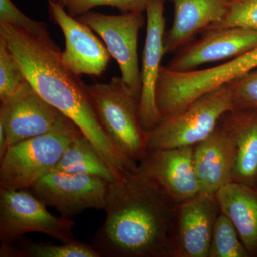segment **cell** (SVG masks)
I'll list each match as a JSON object with an SVG mask.
<instances>
[{"instance_id":"5bb4252c","label":"cell","mask_w":257,"mask_h":257,"mask_svg":"<svg viewBox=\"0 0 257 257\" xmlns=\"http://www.w3.org/2000/svg\"><path fill=\"white\" fill-rule=\"evenodd\" d=\"M204 32L166 67L175 72H188L202 64L231 60L257 47V30L227 27Z\"/></svg>"},{"instance_id":"9c48e42d","label":"cell","mask_w":257,"mask_h":257,"mask_svg":"<svg viewBox=\"0 0 257 257\" xmlns=\"http://www.w3.org/2000/svg\"><path fill=\"white\" fill-rule=\"evenodd\" d=\"M109 184L95 176L51 170L28 189L44 204L70 218L87 209H104Z\"/></svg>"},{"instance_id":"4fadbf2b","label":"cell","mask_w":257,"mask_h":257,"mask_svg":"<svg viewBox=\"0 0 257 257\" xmlns=\"http://www.w3.org/2000/svg\"><path fill=\"white\" fill-rule=\"evenodd\" d=\"M60 111L43 99L28 82L0 105V124L8 146L43 135L53 127Z\"/></svg>"},{"instance_id":"277c9868","label":"cell","mask_w":257,"mask_h":257,"mask_svg":"<svg viewBox=\"0 0 257 257\" xmlns=\"http://www.w3.org/2000/svg\"><path fill=\"white\" fill-rule=\"evenodd\" d=\"M87 87L104 131L121 152L138 163L148 150L149 135L140 122L138 99L121 77Z\"/></svg>"},{"instance_id":"2e32d148","label":"cell","mask_w":257,"mask_h":257,"mask_svg":"<svg viewBox=\"0 0 257 257\" xmlns=\"http://www.w3.org/2000/svg\"><path fill=\"white\" fill-rule=\"evenodd\" d=\"M174 20L164 38L165 53L178 50L198 32L205 31L224 18L231 0H170Z\"/></svg>"},{"instance_id":"6da1fadb","label":"cell","mask_w":257,"mask_h":257,"mask_svg":"<svg viewBox=\"0 0 257 257\" xmlns=\"http://www.w3.org/2000/svg\"><path fill=\"white\" fill-rule=\"evenodd\" d=\"M4 37L27 80L61 114L77 125L118 177L135 168V162L121 151L101 126L86 84L63 63L62 51L48 35L39 37L0 25Z\"/></svg>"},{"instance_id":"8fae6325","label":"cell","mask_w":257,"mask_h":257,"mask_svg":"<svg viewBox=\"0 0 257 257\" xmlns=\"http://www.w3.org/2000/svg\"><path fill=\"white\" fill-rule=\"evenodd\" d=\"M48 6L51 18L63 32L65 49L61 57L64 65L79 77H100L111 57L106 47L92 29L69 15L63 5L49 0Z\"/></svg>"},{"instance_id":"5b68a950","label":"cell","mask_w":257,"mask_h":257,"mask_svg":"<svg viewBox=\"0 0 257 257\" xmlns=\"http://www.w3.org/2000/svg\"><path fill=\"white\" fill-rule=\"evenodd\" d=\"M234 109L226 84L211 91L183 111L162 117L149 132L147 150L194 146L215 130L223 115Z\"/></svg>"},{"instance_id":"603a6c76","label":"cell","mask_w":257,"mask_h":257,"mask_svg":"<svg viewBox=\"0 0 257 257\" xmlns=\"http://www.w3.org/2000/svg\"><path fill=\"white\" fill-rule=\"evenodd\" d=\"M227 27L257 30V0H231L224 18L206 30Z\"/></svg>"},{"instance_id":"8992f818","label":"cell","mask_w":257,"mask_h":257,"mask_svg":"<svg viewBox=\"0 0 257 257\" xmlns=\"http://www.w3.org/2000/svg\"><path fill=\"white\" fill-rule=\"evenodd\" d=\"M74 221L52 215L47 205L26 189H0V252L28 233L48 235L62 243L75 240Z\"/></svg>"},{"instance_id":"4316f807","label":"cell","mask_w":257,"mask_h":257,"mask_svg":"<svg viewBox=\"0 0 257 257\" xmlns=\"http://www.w3.org/2000/svg\"><path fill=\"white\" fill-rule=\"evenodd\" d=\"M53 1L57 2V3H60V5L65 7L67 3H68L69 0H53Z\"/></svg>"},{"instance_id":"484cf974","label":"cell","mask_w":257,"mask_h":257,"mask_svg":"<svg viewBox=\"0 0 257 257\" xmlns=\"http://www.w3.org/2000/svg\"><path fill=\"white\" fill-rule=\"evenodd\" d=\"M149 0H69L66 10L72 17L79 16L99 6H111L124 13L145 11Z\"/></svg>"},{"instance_id":"52a82bcc","label":"cell","mask_w":257,"mask_h":257,"mask_svg":"<svg viewBox=\"0 0 257 257\" xmlns=\"http://www.w3.org/2000/svg\"><path fill=\"white\" fill-rule=\"evenodd\" d=\"M78 20L102 39L111 57L119 64L121 78L140 102L142 80L138 41L139 32L145 23L143 13L108 15L89 11L79 15Z\"/></svg>"},{"instance_id":"ba28073f","label":"cell","mask_w":257,"mask_h":257,"mask_svg":"<svg viewBox=\"0 0 257 257\" xmlns=\"http://www.w3.org/2000/svg\"><path fill=\"white\" fill-rule=\"evenodd\" d=\"M220 212L216 194L205 192L172 207L169 236L175 257H209Z\"/></svg>"},{"instance_id":"ac0fdd59","label":"cell","mask_w":257,"mask_h":257,"mask_svg":"<svg viewBox=\"0 0 257 257\" xmlns=\"http://www.w3.org/2000/svg\"><path fill=\"white\" fill-rule=\"evenodd\" d=\"M221 212L234 225L250 257H257V187L225 184L216 193Z\"/></svg>"},{"instance_id":"3957f363","label":"cell","mask_w":257,"mask_h":257,"mask_svg":"<svg viewBox=\"0 0 257 257\" xmlns=\"http://www.w3.org/2000/svg\"><path fill=\"white\" fill-rule=\"evenodd\" d=\"M82 133L61 114L50 131L8 147L0 159V189H28L53 170L71 142Z\"/></svg>"},{"instance_id":"7402d4cb","label":"cell","mask_w":257,"mask_h":257,"mask_svg":"<svg viewBox=\"0 0 257 257\" xmlns=\"http://www.w3.org/2000/svg\"><path fill=\"white\" fill-rule=\"evenodd\" d=\"M27 82L16 57L0 35V101L8 99Z\"/></svg>"},{"instance_id":"ffe728a7","label":"cell","mask_w":257,"mask_h":257,"mask_svg":"<svg viewBox=\"0 0 257 257\" xmlns=\"http://www.w3.org/2000/svg\"><path fill=\"white\" fill-rule=\"evenodd\" d=\"M1 257H100L92 245L74 240L61 245L36 242L22 237L6 251L0 252Z\"/></svg>"},{"instance_id":"e0dca14e","label":"cell","mask_w":257,"mask_h":257,"mask_svg":"<svg viewBox=\"0 0 257 257\" xmlns=\"http://www.w3.org/2000/svg\"><path fill=\"white\" fill-rule=\"evenodd\" d=\"M219 122L234 141L232 182L257 187V108L232 109Z\"/></svg>"},{"instance_id":"d6986e66","label":"cell","mask_w":257,"mask_h":257,"mask_svg":"<svg viewBox=\"0 0 257 257\" xmlns=\"http://www.w3.org/2000/svg\"><path fill=\"white\" fill-rule=\"evenodd\" d=\"M52 170L95 176L109 183L118 179L92 142L83 133L71 142Z\"/></svg>"},{"instance_id":"cb8c5ba5","label":"cell","mask_w":257,"mask_h":257,"mask_svg":"<svg viewBox=\"0 0 257 257\" xmlns=\"http://www.w3.org/2000/svg\"><path fill=\"white\" fill-rule=\"evenodd\" d=\"M0 25L21 29L36 36L50 35L46 24L29 18L12 0H0Z\"/></svg>"},{"instance_id":"d4e9b609","label":"cell","mask_w":257,"mask_h":257,"mask_svg":"<svg viewBox=\"0 0 257 257\" xmlns=\"http://www.w3.org/2000/svg\"><path fill=\"white\" fill-rule=\"evenodd\" d=\"M226 84L234 109L257 108V67Z\"/></svg>"},{"instance_id":"9a60e30c","label":"cell","mask_w":257,"mask_h":257,"mask_svg":"<svg viewBox=\"0 0 257 257\" xmlns=\"http://www.w3.org/2000/svg\"><path fill=\"white\" fill-rule=\"evenodd\" d=\"M193 157L202 192L216 194L232 182L234 141L220 122L207 138L194 145Z\"/></svg>"},{"instance_id":"30bf717a","label":"cell","mask_w":257,"mask_h":257,"mask_svg":"<svg viewBox=\"0 0 257 257\" xmlns=\"http://www.w3.org/2000/svg\"><path fill=\"white\" fill-rule=\"evenodd\" d=\"M194 146L147 150L138 171L155 184L173 207L202 192L194 167Z\"/></svg>"},{"instance_id":"7a4b0ae2","label":"cell","mask_w":257,"mask_h":257,"mask_svg":"<svg viewBox=\"0 0 257 257\" xmlns=\"http://www.w3.org/2000/svg\"><path fill=\"white\" fill-rule=\"evenodd\" d=\"M173 206L141 172L109 184L106 219L91 245L100 257H175L169 236Z\"/></svg>"},{"instance_id":"44dd1931","label":"cell","mask_w":257,"mask_h":257,"mask_svg":"<svg viewBox=\"0 0 257 257\" xmlns=\"http://www.w3.org/2000/svg\"><path fill=\"white\" fill-rule=\"evenodd\" d=\"M209 257H250L234 225L221 212L213 230Z\"/></svg>"},{"instance_id":"7c38bea8","label":"cell","mask_w":257,"mask_h":257,"mask_svg":"<svg viewBox=\"0 0 257 257\" xmlns=\"http://www.w3.org/2000/svg\"><path fill=\"white\" fill-rule=\"evenodd\" d=\"M147 13V31L142 62V91L139 102L140 122L144 130L152 131L162 119L156 103L157 82L165 55V0H149Z\"/></svg>"}]
</instances>
